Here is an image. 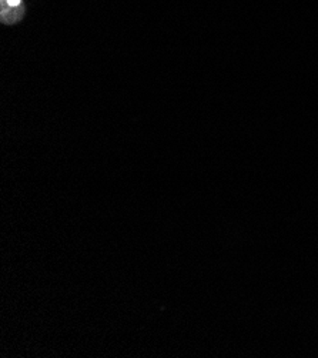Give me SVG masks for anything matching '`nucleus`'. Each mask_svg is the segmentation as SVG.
Segmentation results:
<instances>
[{"label":"nucleus","instance_id":"f257e3e1","mask_svg":"<svg viewBox=\"0 0 318 358\" xmlns=\"http://www.w3.org/2000/svg\"><path fill=\"white\" fill-rule=\"evenodd\" d=\"M20 3H22V0H8V5H9V6H13V8L19 6Z\"/></svg>","mask_w":318,"mask_h":358}]
</instances>
